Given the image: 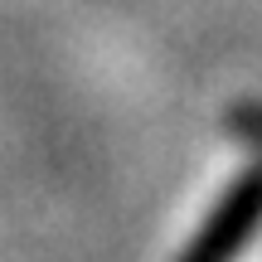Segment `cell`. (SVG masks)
Instances as JSON below:
<instances>
[{
	"instance_id": "6da1fadb",
	"label": "cell",
	"mask_w": 262,
	"mask_h": 262,
	"mask_svg": "<svg viewBox=\"0 0 262 262\" xmlns=\"http://www.w3.org/2000/svg\"><path fill=\"white\" fill-rule=\"evenodd\" d=\"M257 228H262V160L219 194V204L204 214V224L194 228V238L175 262H238L257 238Z\"/></svg>"
}]
</instances>
